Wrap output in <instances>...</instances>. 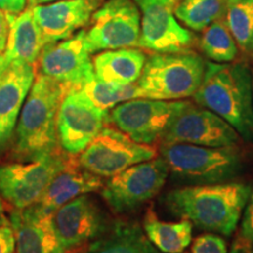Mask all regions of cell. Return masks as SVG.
<instances>
[{"mask_svg":"<svg viewBox=\"0 0 253 253\" xmlns=\"http://www.w3.org/2000/svg\"><path fill=\"white\" fill-rule=\"evenodd\" d=\"M192 223L188 219L163 221L153 209L144 216L143 230L150 242L162 253H182L192 240Z\"/></svg>","mask_w":253,"mask_h":253,"instance_id":"cell-23","label":"cell"},{"mask_svg":"<svg viewBox=\"0 0 253 253\" xmlns=\"http://www.w3.org/2000/svg\"><path fill=\"white\" fill-rule=\"evenodd\" d=\"M145 60L144 53L136 48L103 50L93 60L95 77L118 86L136 84L143 71Z\"/></svg>","mask_w":253,"mask_h":253,"instance_id":"cell-21","label":"cell"},{"mask_svg":"<svg viewBox=\"0 0 253 253\" xmlns=\"http://www.w3.org/2000/svg\"><path fill=\"white\" fill-rule=\"evenodd\" d=\"M224 20L239 48L253 55V0H227Z\"/></svg>","mask_w":253,"mask_h":253,"instance_id":"cell-26","label":"cell"},{"mask_svg":"<svg viewBox=\"0 0 253 253\" xmlns=\"http://www.w3.org/2000/svg\"><path fill=\"white\" fill-rule=\"evenodd\" d=\"M8 66H9V63L7 60H6L5 55L0 53V78H1V75L4 74V72L7 69Z\"/></svg>","mask_w":253,"mask_h":253,"instance_id":"cell-35","label":"cell"},{"mask_svg":"<svg viewBox=\"0 0 253 253\" xmlns=\"http://www.w3.org/2000/svg\"><path fill=\"white\" fill-rule=\"evenodd\" d=\"M88 253H162L136 223L119 221L107 227L89 246Z\"/></svg>","mask_w":253,"mask_h":253,"instance_id":"cell-22","label":"cell"},{"mask_svg":"<svg viewBox=\"0 0 253 253\" xmlns=\"http://www.w3.org/2000/svg\"><path fill=\"white\" fill-rule=\"evenodd\" d=\"M161 156L169 172L192 185L231 181L243 167L239 149L231 147H201L186 143H162Z\"/></svg>","mask_w":253,"mask_h":253,"instance_id":"cell-5","label":"cell"},{"mask_svg":"<svg viewBox=\"0 0 253 253\" xmlns=\"http://www.w3.org/2000/svg\"><path fill=\"white\" fill-rule=\"evenodd\" d=\"M169 169L162 157L134 164L109 177L102 197L116 213H126L154 198L166 184Z\"/></svg>","mask_w":253,"mask_h":253,"instance_id":"cell-8","label":"cell"},{"mask_svg":"<svg viewBox=\"0 0 253 253\" xmlns=\"http://www.w3.org/2000/svg\"><path fill=\"white\" fill-rule=\"evenodd\" d=\"M52 220L66 251L96 239L107 229L102 211L88 194L56 209L52 213Z\"/></svg>","mask_w":253,"mask_h":253,"instance_id":"cell-15","label":"cell"},{"mask_svg":"<svg viewBox=\"0 0 253 253\" xmlns=\"http://www.w3.org/2000/svg\"><path fill=\"white\" fill-rule=\"evenodd\" d=\"M236 240L246 248L253 250V189L245 205V212Z\"/></svg>","mask_w":253,"mask_h":253,"instance_id":"cell-29","label":"cell"},{"mask_svg":"<svg viewBox=\"0 0 253 253\" xmlns=\"http://www.w3.org/2000/svg\"><path fill=\"white\" fill-rule=\"evenodd\" d=\"M230 253H253V250L246 248V246L242 245L240 243L235 240L232 244V248L230 250Z\"/></svg>","mask_w":253,"mask_h":253,"instance_id":"cell-33","label":"cell"},{"mask_svg":"<svg viewBox=\"0 0 253 253\" xmlns=\"http://www.w3.org/2000/svg\"><path fill=\"white\" fill-rule=\"evenodd\" d=\"M227 0H179L175 15L186 27L203 32L213 21L224 18Z\"/></svg>","mask_w":253,"mask_h":253,"instance_id":"cell-24","label":"cell"},{"mask_svg":"<svg viewBox=\"0 0 253 253\" xmlns=\"http://www.w3.org/2000/svg\"><path fill=\"white\" fill-rule=\"evenodd\" d=\"M102 177L66 163V166L53 177L37 204L53 213L56 209L72 199L102 189Z\"/></svg>","mask_w":253,"mask_h":253,"instance_id":"cell-20","label":"cell"},{"mask_svg":"<svg viewBox=\"0 0 253 253\" xmlns=\"http://www.w3.org/2000/svg\"><path fill=\"white\" fill-rule=\"evenodd\" d=\"M141 11L138 47L155 53L188 50L195 36L178 24L175 7L179 0H134Z\"/></svg>","mask_w":253,"mask_h":253,"instance_id":"cell-12","label":"cell"},{"mask_svg":"<svg viewBox=\"0 0 253 253\" xmlns=\"http://www.w3.org/2000/svg\"><path fill=\"white\" fill-rule=\"evenodd\" d=\"M34 65L11 62L0 78V154L7 148L32 84Z\"/></svg>","mask_w":253,"mask_h":253,"instance_id":"cell-18","label":"cell"},{"mask_svg":"<svg viewBox=\"0 0 253 253\" xmlns=\"http://www.w3.org/2000/svg\"><path fill=\"white\" fill-rule=\"evenodd\" d=\"M9 33L5 49V58L8 63L25 62L34 65L46 46L42 32L33 13V5L28 6L20 13H7Z\"/></svg>","mask_w":253,"mask_h":253,"instance_id":"cell-19","label":"cell"},{"mask_svg":"<svg viewBox=\"0 0 253 253\" xmlns=\"http://www.w3.org/2000/svg\"><path fill=\"white\" fill-rule=\"evenodd\" d=\"M8 33H9V23H8L7 12H5L4 9L0 8V53H1V54H4L5 53L6 45H7Z\"/></svg>","mask_w":253,"mask_h":253,"instance_id":"cell-31","label":"cell"},{"mask_svg":"<svg viewBox=\"0 0 253 253\" xmlns=\"http://www.w3.org/2000/svg\"><path fill=\"white\" fill-rule=\"evenodd\" d=\"M82 253H88V250H87V251H86V252H82Z\"/></svg>","mask_w":253,"mask_h":253,"instance_id":"cell-38","label":"cell"},{"mask_svg":"<svg viewBox=\"0 0 253 253\" xmlns=\"http://www.w3.org/2000/svg\"><path fill=\"white\" fill-rule=\"evenodd\" d=\"M9 220L7 219V216H6L5 210H4V204H2L1 201V195H0V225H8Z\"/></svg>","mask_w":253,"mask_h":253,"instance_id":"cell-34","label":"cell"},{"mask_svg":"<svg viewBox=\"0 0 253 253\" xmlns=\"http://www.w3.org/2000/svg\"><path fill=\"white\" fill-rule=\"evenodd\" d=\"M156 156L157 150L153 145L138 143L120 129L103 126L80 154L79 164L99 177H113Z\"/></svg>","mask_w":253,"mask_h":253,"instance_id":"cell-7","label":"cell"},{"mask_svg":"<svg viewBox=\"0 0 253 253\" xmlns=\"http://www.w3.org/2000/svg\"><path fill=\"white\" fill-rule=\"evenodd\" d=\"M194 99L246 140L253 137V82L245 63L205 62L203 81Z\"/></svg>","mask_w":253,"mask_h":253,"instance_id":"cell-2","label":"cell"},{"mask_svg":"<svg viewBox=\"0 0 253 253\" xmlns=\"http://www.w3.org/2000/svg\"><path fill=\"white\" fill-rule=\"evenodd\" d=\"M89 23L84 40L90 54L138 47L141 12L134 0H107L94 12Z\"/></svg>","mask_w":253,"mask_h":253,"instance_id":"cell-6","label":"cell"},{"mask_svg":"<svg viewBox=\"0 0 253 253\" xmlns=\"http://www.w3.org/2000/svg\"><path fill=\"white\" fill-rule=\"evenodd\" d=\"M66 166L56 153H49L25 163L0 166V195L14 209L37 204L52 178Z\"/></svg>","mask_w":253,"mask_h":253,"instance_id":"cell-9","label":"cell"},{"mask_svg":"<svg viewBox=\"0 0 253 253\" xmlns=\"http://www.w3.org/2000/svg\"><path fill=\"white\" fill-rule=\"evenodd\" d=\"M41 74L71 89L82 88L95 78L93 61L84 40V30L58 42L47 43L39 56Z\"/></svg>","mask_w":253,"mask_h":253,"instance_id":"cell-14","label":"cell"},{"mask_svg":"<svg viewBox=\"0 0 253 253\" xmlns=\"http://www.w3.org/2000/svg\"><path fill=\"white\" fill-rule=\"evenodd\" d=\"M102 4L103 0H59L52 4L32 5L47 45L71 38L75 31L89 23Z\"/></svg>","mask_w":253,"mask_h":253,"instance_id":"cell-16","label":"cell"},{"mask_svg":"<svg viewBox=\"0 0 253 253\" xmlns=\"http://www.w3.org/2000/svg\"><path fill=\"white\" fill-rule=\"evenodd\" d=\"M186 101L132 99L118 104L109 112V120L120 130L138 143L153 145L163 137Z\"/></svg>","mask_w":253,"mask_h":253,"instance_id":"cell-10","label":"cell"},{"mask_svg":"<svg viewBox=\"0 0 253 253\" xmlns=\"http://www.w3.org/2000/svg\"><path fill=\"white\" fill-rule=\"evenodd\" d=\"M68 88L39 73L25 101L15 131L14 154L33 160L54 153L58 142L56 119Z\"/></svg>","mask_w":253,"mask_h":253,"instance_id":"cell-3","label":"cell"},{"mask_svg":"<svg viewBox=\"0 0 253 253\" xmlns=\"http://www.w3.org/2000/svg\"><path fill=\"white\" fill-rule=\"evenodd\" d=\"M239 140V134L217 114L204 107L188 104L176 115L167 131L163 143H186L201 147H231Z\"/></svg>","mask_w":253,"mask_h":253,"instance_id":"cell-13","label":"cell"},{"mask_svg":"<svg viewBox=\"0 0 253 253\" xmlns=\"http://www.w3.org/2000/svg\"><path fill=\"white\" fill-rule=\"evenodd\" d=\"M81 89L97 108L106 112L126 101L142 97L137 84L118 86L101 81L96 77L84 84Z\"/></svg>","mask_w":253,"mask_h":253,"instance_id":"cell-27","label":"cell"},{"mask_svg":"<svg viewBox=\"0 0 253 253\" xmlns=\"http://www.w3.org/2000/svg\"><path fill=\"white\" fill-rule=\"evenodd\" d=\"M0 253H15L14 232L11 224L0 225Z\"/></svg>","mask_w":253,"mask_h":253,"instance_id":"cell-30","label":"cell"},{"mask_svg":"<svg viewBox=\"0 0 253 253\" xmlns=\"http://www.w3.org/2000/svg\"><path fill=\"white\" fill-rule=\"evenodd\" d=\"M199 45L205 56L212 62H232L238 55V45L224 18L218 19L205 28Z\"/></svg>","mask_w":253,"mask_h":253,"instance_id":"cell-25","label":"cell"},{"mask_svg":"<svg viewBox=\"0 0 253 253\" xmlns=\"http://www.w3.org/2000/svg\"><path fill=\"white\" fill-rule=\"evenodd\" d=\"M192 253H227V245L221 237L208 232L194 240Z\"/></svg>","mask_w":253,"mask_h":253,"instance_id":"cell-28","label":"cell"},{"mask_svg":"<svg viewBox=\"0 0 253 253\" xmlns=\"http://www.w3.org/2000/svg\"><path fill=\"white\" fill-rule=\"evenodd\" d=\"M251 190L249 184L235 182L188 185L168 192L163 201L170 212L190 220L199 230L231 236Z\"/></svg>","mask_w":253,"mask_h":253,"instance_id":"cell-1","label":"cell"},{"mask_svg":"<svg viewBox=\"0 0 253 253\" xmlns=\"http://www.w3.org/2000/svg\"><path fill=\"white\" fill-rule=\"evenodd\" d=\"M15 253H66L53 225L52 212L39 204L15 209L11 213Z\"/></svg>","mask_w":253,"mask_h":253,"instance_id":"cell-17","label":"cell"},{"mask_svg":"<svg viewBox=\"0 0 253 253\" xmlns=\"http://www.w3.org/2000/svg\"><path fill=\"white\" fill-rule=\"evenodd\" d=\"M205 61L189 50L147 58L137 84L142 97L177 101L194 96L204 78Z\"/></svg>","mask_w":253,"mask_h":253,"instance_id":"cell-4","label":"cell"},{"mask_svg":"<svg viewBox=\"0 0 253 253\" xmlns=\"http://www.w3.org/2000/svg\"><path fill=\"white\" fill-rule=\"evenodd\" d=\"M109 120V113L97 108L81 88L67 90L60 104L56 130L62 149L81 154Z\"/></svg>","mask_w":253,"mask_h":253,"instance_id":"cell-11","label":"cell"},{"mask_svg":"<svg viewBox=\"0 0 253 253\" xmlns=\"http://www.w3.org/2000/svg\"><path fill=\"white\" fill-rule=\"evenodd\" d=\"M28 0H0V8L7 13H20L26 8Z\"/></svg>","mask_w":253,"mask_h":253,"instance_id":"cell-32","label":"cell"},{"mask_svg":"<svg viewBox=\"0 0 253 253\" xmlns=\"http://www.w3.org/2000/svg\"><path fill=\"white\" fill-rule=\"evenodd\" d=\"M252 82H253V72H252Z\"/></svg>","mask_w":253,"mask_h":253,"instance_id":"cell-37","label":"cell"},{"mask_svg":"<svg viewBox=\"0 0 253 253\" xmlns=\"http://www.w3.org/2000/svg\"><path fill=\"white\" fill-rule=\"evenodd\" d=\"M53 1H59V0H28V2L33 5H40V4H47V2H53Z\"/></svg>","mask_w":253,"mask_h":253,"instance_id":"cell-36","label":"cell"}]
</instances>
